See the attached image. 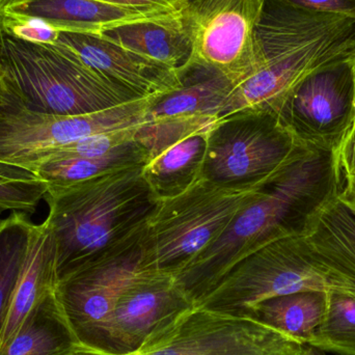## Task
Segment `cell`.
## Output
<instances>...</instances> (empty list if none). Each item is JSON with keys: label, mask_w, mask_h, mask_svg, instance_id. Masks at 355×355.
<instances>
[{"label": "cell", "mask_w": 355, "mask_h": 355, "mask_svg": "<svg viewBox=\"0 0 355 355\" xmlns=\"http://www.w3.org/2000/svg\"><path fill=\"white\" fill-rule=\"evenodd\" d=\"M345 183L338 151L298 144L225 233L177 275V283L196 304L248 254L275 240L304 236Z\"/></svg>", "instance_id": "cell-1"}, {"label": "cell", "mask_w": 355, "mask_h": 355, "mask_svg": "<svg viewBox=\"0 0 355 355\" xmlns=\"http://www.w3.org/2000/svg\"><path fill=\"white\" fill-rule=\"evenodd\" d=\"M258 64L234 89L219 119L271 110L316 71L355 56V20L265 0L256 31Z\"/></svg>", "instance_id": "cell-2"}, {"label": "cell", "mask_w": 355, "mask_h": 355, "mask_svg": "<svg viewBox=\"0 0 355 355\" xmlns=\"http://www.w3.org/2000/svg\"><path fill=\"white\" fill-rule=\"evenodd\" d=\"M143 168L48 187L45 221L55 240L58 282L105 256L145 227L158 200Z\"/></svg>", "instance_id": "cell-3"}, {"label": "cell", "mask_w": 355, "mask_h": 355, "mask_svg": "<svg viewBox=\"0 0 355 355\" xmlns=\"http://www.w3.org/2000/svg\"><path fill=\"white\" fill-rule=\"evenodd\" d=\"M0 80L31 112L94 114L144 99L85 66L60 44H35L0 28Z\"/></svg>", "instance_id": "cell-4"}, {"label": "cell", "mask_w": 355, "mask_h": 355, "mask_svg": "<svg viewBox=\"0 0 355 355\" xmlns=\"http://www.w3.org/2000/svg\"><path fill=\"white\" fill-rule=\"evenodd\" d=\"M270 177L241 187L200 177L183 193L158 200L146 223L145 267L176 277L225 233Z\"/></svg>", "instance_id": "cell-5"}, {"label": "cell", "mask_w": 355, "mask_h": 355, "mask_svg": "<svg viewBox=\"0 0 355 355\" xmlns=\"http://www.w3.org/2000/svg\"><path fill=\"white\" fill-rule=\"evenodd\" d=\"M152 98L78 116L31 112L0 80V162L31 170L48 153L85 137L141 126Z\"/></svg>", "instance_id": "cell-6"}, {"label": "cell", "mask_w": 355, "mask_h": 355, "mask_svg": "<svg viewBox=\"0 0 355 355\" xmlns=\"http://www.w3.org/2000/svg\"><path fill=\"white\" fill-rule=\"evenodd\" d=\"M309 290L331 289L311 261L302 236H293L270 242L242 259L194 306L245 318L261 300Z\"/></svg>", "instance_id": "cell-7"}, {"label": "cell", "mask_w": 355, "mask_h": 355, "mask_svg": "<svg viewBox=\"0 0 355 355\" xmlns=\"http://www.w3.org/2000/svg\"><path fill=\"white\" fill-rule=\"evenodd\" d=\"M297 145L273 110L236 112L211 128L200 177L227 187L254 185L279 170Z\"/></svg>", "instance_id": "cell-8"}, {"label": "cell", "mask_w": 355, "mask_h": 355, "mask_svg": "<svg viewBox=\"0 0 355 355\" xmlns=\"http://www.w3.org/2000/svg\"><path fill=\"white\" fill-rule=\"evenodd\" d=\"M265 0H185L182 22L191 41L188 64L218 71L236 83L258 64L256 31Z\"/></svg>", "instance_id": "cell-9"}, {"label": "cell", "mask_w": 355, "mask_h": 355, "mask_svg": "<svg viewBox=\"0 0 355 355\" xmlns=\"http://www.w3.org/2000/svg\"><path fill=\"white\" fill-rule=\"evenodd\" d=\"M304 345L244 317L194 306L131 355H302Z\"/></svg>", "instance_id": "cell-10"}, {"label": "cell", "mask_w": 355, "mask_h": 355, "mask_svg": "<svg viewBox=\"0 0 355 355\" xmlns=\"http://www.w3.org/2000/svg\"><path fill=\"white\" fill-rule=\"evenodd\" d=\"M354 60L309 75L275 106L296 143L339 151L354 125Z\"/></svg>", "instance_id": "cell-11"}, {"label": "cell", "mask_w": 355, "mask_h": 355, "mask_svg": "<svg viewBox=\"0 0 355 355\" xmlns=\"http://www.w3.org/2000/svg\"><path fill=\"white\" fill-rule=\"evenodd\" d=\"M193 306L174 275L145 267L121 293L87 348L107 355L135 354Z\"/></svg>", "instance_id": "cell-12"}, {"label": "cell", "mask_w": 355, "mask_h": 355, "mask_svg": "<svg viewBox=\"0 0 355 355\" xmlns=\"http://www.w3.org/2000/svg\"><path fill=\"white\" fill-rule=\"evenodd\" d=\"M146 225L95 262L60 279L56 295L83 347H89L116 300L145 268Z\"/></svg>", "instance_id": "cell-13"}, {"label": "cell", "mask_w": 355, "mask_h": 355, "mask_svg": "<svg viewBox=\"0 0 355 355\" xmlns=\"http://www.w3.org/2000/svg\"><path fill=\"white\" fill-rule=\"evenodd\" d=\"M58 44L70 49L85 66L139 98H153L180 83V71L135 53L91 33H60Z\"/></svg>", "instance_id": "cell-14"}, {"label": "cell", "mask_w": 355, "mask_h": 355, "mask_svg": "<svg viewBox=\"0 0 355 355\" xmlns=\"http://www.w3.org/2000/svg\"><path fill=\"white\" fill-rule=\"evenodd\" d=\"M302 239L331 289L355 297V206L340 196L313 219Z\"/></svg>", "instance_id": "cell-15"}, {"label": "cell", "mask_w": 355, "mask_h": 355, "mask_svg": "<svg viewBox=\"0 0 355 355\" xmlns=\"http://www.w3.org/2000/svg\"><path fill=\"white\" fill-rule=\"evenodd\" d=\"M8 14L41 19L60 33L99 35L121 25L170 20L182 12L141 10L100 0H33Z\"/></svg>", "instance_id": "cell-16"}, {"label": "cell", "mask_w": 355, "mask_h": 355, "mask_svg": "<svg viewBox=\"0 0 355 355\" xmlns=\"http://www.w3.org/2000/svg\"><path fill=\"white\" fill-rule=\"evenodd\" d=\"M216 121L193 125L166 139L150 154L143 174L158 200L183 193L200 179L209 133Z\"/></svg>", "instance_id": "cell-17"}, {"label": "cell", "mask_w": 355, "mask_h": 355, "mask_svg": "<svg viewBox=\"0 0 355 355\" xmlns=\"http://www.w3.org/2000/svg\"><path fill=\"white\" fill-rule=\"evenodd\" d=\"M58 284L55 240L49 225L44 221L33 227L28 254L0 338V352L16 335L29 313L44 298L55 291Z\"/></svg>", "instance_id": "cell-18"}, {"label": "cell", "mask_w": 355, "mask_h": 355, "mask_svg": "<svg viewBox=\"0 0 355 355\" xmlns=\"http://www.w3.org/2000/svg\"><path fill=\"white\" fill-rule=\"evenodd\" d=\"M236 83L218 71L188 64L180 71V83L172 91L153 97L147 120L205 116L218 120Z\"/></svg>", "instance_id": "cell-19"}, {"label": "cell", "mask_w": 355, "mask_h": 355, "mask_svg": "<svg viewBox=\"0 0 355 355\" xmlns=\"http://www.w3.org/2000/svg\"><path fill=\"white\" fill-rule=\"evenodd\" d=\"M96 35L176 71L185 68L191 58V41L182 15L170 20L121 25Z\"/></svg>", "instance_id": "cell-20"}, {"label": "cell", "mask_w": 355, "mask_h": 355, "mask_svg": "<svg viewBox=\"0 0 355 355\" xmlns=\"http://www.w3.org/2000/svg\"><path fill=\"white\" fill-rule=\"evenodd\" d=\"M329 291L309 290L275 296L254 304L245 318L257 321L302 345H310L324 318Z\"/></svg>", "instance_id": "cell-21"}, {"label": "cell", "mask_w": 355, "mask_h": 355, "mask_svg": "<svg viewBox=\"0 0 355 355\" xmlns=\"http://www.w3.org/2000/svg\"><path fill=\"white\" fill-rule=\"evenodd\" d=\"M81 346L54 291L29 313L0 355H67Z\"/></svg>", "instance_id": "cell-22"}, {"label": "cell", "mask_w": 355, "mask_h": 355, "mask_svg": "<svg viewBox=\"0 0 355 355\" xmlns=\"http://www.w3.org/2000/svg\"><path fill=\"white\" fill-rule=\"evenodd\" d=\"M148 156L137 139L101 157H50L31 168L48 187H64L114 171L145 166Z\"/></svg>", "instance_id": "cell-23"}, {"label": "cell", "mask_w": 355, "mask_h": 355, "mask_svg": "<svg viewBox=\"0 0 355 355\" xmlns=\"http://www.w3.org/2000/svg\"><path fill=\"white\" fill-rule=\"evenodd\" d=\"M35 223L24 212L0 219V338L12 295L28 254Z\"/></svg>", "instance_id": "cell-24"}, {"label": "cell", "mask_w": 355, "mask_h": 355, "mask_svg": "<svg viewBox=\"0 0 355 355\" xmlns=\"http://www.w3.org/2000/svg\"><path fill=\"white\" fill-rule=\"evenodd\" d=\"M311 346L325 352L355 355V297L339 290L329 291L327 312Z\"/></svg>", "instance_id": "cell-25"}, {"label": "cell", "mask_w": 355, "mask_h": 355, "mask_svg": "<svg viewBox=\"0 0 355 355\" xmlns=\"http://www.w3.org/2000/svg\"><path fill=\"white\" fill-rule=\"evenodd\" d=\"M48 186L31 171L0 162V214L4 211L35 212Z\"/></svg>", "instance_id": "cell-26"}, {"label": "cell", "mask_w": 355, "mask_h": 355, "mask_svg": "<svg viewBox=\"0 0 355 355\" xmlns=\"http://www.w3.org/2000/svg\"><path fill=\"white\" fill-rule=\"evenodd\" d=\"M0 28L18 39L35 44H56L60 31L41 19L8 14L0 21Z\"/></svg>", "instance_id": "cell-27"}, {"label": "cell", "mask_w": 355, "mask_h": 355, "mask_svg": "<svg viewBox=\"0 0 355 355\" xmlns=\"http://www.w3.org/2000/svg\"><path fill=\"white\" fill-rule=\"evenodd\" d=\"M290 6L314 12L339 15L355 20V0H281Z\"/></svg>", "instance_id": "cell-28"}, {"label": "cell", "mask_w": 355, "mask_h": 355, "mask_svg": "<svg viewBox=\"0 0 355 355\" xmlns=\"http://www.w3.org/2000/svg\"><path fill=\"white\" fill-rule=\"evenodd\" d=\"M116 6L155 12H182L185 0H100Z\"/></svg>", "instance_id": "cell-29"}, {"label": "cell", "mask_w": 355, "mask_h": 355, "mask_svg": "<svg viewBox=\"0 0 355 355\" xmlns=\"http://www.w3.org/2000/svg\"><path fill=\"white\" fill-rule=\"evenodd\" d=\"M345 178L355 174V125L338 151Z\"/></svg>", "instance_id": "cell-30"}, {"label": "cell", "mask_w": 355, "mask_h": 355, "mask_svg": "<svg viewBox=\"0 0 355 355\" xmlns=\"http://www.w3.org/2000/svg\"><path fill=\"white\" fill-rule=\"evenodd\" d=\"M33 0H0V21L6 16V14L25 6Z\"/></svg>", "instance_id": "cell-31"}, {"label": "cell", "mask_w": 355, "mask_h": 355, "mask_svg": "<svg viewBox=\"0 0 355 355\" xmlns=\"http://www.w3.org/2000/svg\"><path fill=\"white\" fill-rule=\"evenodd\" d=\"M341 198L355 206V174L346 178L345 187L342 192Z\"/></svg>", "instance_id": "cell-32"}, {"label": "cell", "mask_w": 355, "mask_h": 355, "mask_svg": "<svg viewBox=\"0 0 355 355\" xmlns=\"http://www.w3.org/2000/svg\"><path fill=\"white\" fill-rule=\"evenodd\" d=\"M67 355H107L105 354H102V352H97V350L89 349V348L83 347L81 346L78 349L75 350V352H71L70 354Z\"/></svg>", "instance_id": "cell-33"}, {"label": "cell", "mask_w": 355, "mask_h": 355, "mask_svg": "<svg viewBox=\"0 0 355 355\" xmlns=\"http://www.w3.org/2000/svg\"><path fill=\"white\" fill-rule=\"evenodd\" d=\"M302 355H327L324 350L321 348L315 347V346L306 345L304 346V352Z\"/></svg>", "instance_id": "cell-34"}, {"label": "cell", "mask_w": 355, "mask_h": 355, "mask_svg": "<svg viewBox=\"0 0 355 355\" xmlns=\"http://www.w3.org/2000/svg\"><path fill=\"white\" fill-rule=\"evenodd\" d=\"M354 108H355V56L354 60ZM354 125H355V112H354Z\"/></svg>", "instance_id": "cell-35"}]
</instances>
